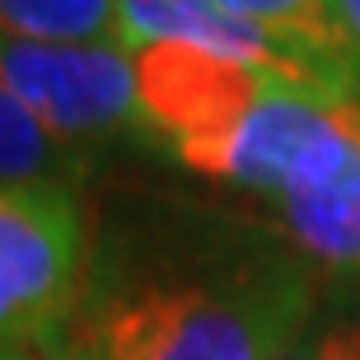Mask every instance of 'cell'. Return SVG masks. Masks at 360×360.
<instances>
[{
  "mask_svg": "<svg viewBox=\"0 0 360 360\" xmlns=\"http://www.w3.org/2000/svg\"><path fill=\"white\" fill-rule=\"evenodd\" d=\"M319 309L309 262L239 229L108 239L38 356L47 360H276Z\"/></svg>",
  "mask_w": 360,
  "mask_h": 360,
  "instance_id": "6da1fadb",
  "label": "cell"
},
{
  "mask_svg": "<svg viewBox=\"0 0 360 360\" xmlns=\"http://www.w3.org/2000/svg\"><path fill=\"white\" fill-rule=\"evenodd\" d=\"M206 178L267 201L304 262L360 276V103L271 80Z\"/></svg>",
  "mask_w": 360,
  "mask_h": 360,
  "instance_id": "7a4b0ae2",
  "label": "cell"
},
{
  "mask_svg": "<svg viewBox=\"0 0 360 360\" xmlns=\"http://www.w3.org/2000/svg\"><path fill=\"white\" fill-rule=\"evenodd\" d=\"M89 257L70 183H0V347H47L80 300Z\"/></svg>",
  "mask_w": 360,
  "mask_h": 360,
  "instance_id": "3957f363",
  "label": "cell"
},
{
  "mask_svg": "<svg viewBox=\"0 0 360 360\" xmlns=\"http://www.w3.org/2000/svg\"><path fill=\"white\" fill-rule=\"evenodd\" d=\"M0 84L66 150L136 131V56L112 42L0 38Z\"/></svg>",
  "mask_w": 360,
  "mask_h": 360,
  "instance_id": "277c9868",
  "label": "cell"
},
{
  "mask_svg": "<svg viewBox=\"0 0 360 360\" xmlns=\"http://www.w3.org/2000/svg\"><path fill=\"white\" fill-rule=\"evenodd\" d=\"M267 75L197 47H146L136 52V108L141 131L169 146L192 174H211L229 136L239 131L267 89Z\"/></svg>",
  "mask_w": 360,
  "mask_h": 360,
  "instance_id": "5b68a950",
  "label": "cell"
},
{
  "mask_svg": "<svg viewBox=\"0 0 360 360\" xmlns=\"http://www.w3.org/2000/svg\"><path fill=\"white\" fill-rule=\"evenodd\" d=\"M117 42L131 56L146 47H197V52L229 56L276 84L337 98V89L323 80L314 61H304L295 47H285L262 28L234 19L215 0H117ZM337 103H347V98H337Z\"/></svg>",
  "mask_w": 360,
  "mask_h": 360,
  "instance_id": "8992f818",
  "label": "cell"
},
{
  "mask_svg": "<svg viewBox=\"0 0 360 360\" xmlns=\"http://www.w3.org/2000/svg\"><path fill=\"white\" fill-rule=\"evenodd\" d=\"M215 5L295 47L304 61L323 70V80L337 89V98L360 103V56L342 38L328 0H215Z\"/></svg>",
  "mask_w": 360,
  "mask_h": 360,
  "instance_id": "52a82bcc",
  "label": "cell"
},
{
  "mask_svg": "<svg viewBox=\"0 0 360 360\" xmlns=\"http://www.w3.org/2000/svg\"><path fill=\"white\" fill-rule=\"evenodd\" d=\"M0 38L117 42V0H0Z\"/></svg>",
  "mask_w": 360,
  "mask_h": 360,
  "instance_id": "ba28073f",
  "label": "cell"
},
{
  "mask_svg": "<svg viewBox=\"0 0 360 360\" xmlns=\"http://www.w3.org/2000/svg\"><path fill=\"white\" fill-rule=\"evenodd\" d=\"M75 150L38 127V117L0 84V183H70Z\"/></svg>",
  "mask_w": 360,
  "mask_h": 360,
  "instance_id": "9c48e42d",
  "label": "cell"
},
{
  "mask_svg": "<svg viewBox=\"0 0 360 360\" xmlns=\"http://www.w3.org/2000/svg\"><path fill=\"white\" fill-rule=\"evenodd\" d=\"M276 360H360V304L314 309V319Z\"/></svg>",
  "mask_w": 360,
  "mask_h": 360,
  "instance_id": "30bf717a",
  "label": "cell"
},
{
  "mask_svg": "<svg viewBox=\"0 0 360 360\" xmlns=\"http://www.w3.org/2000/svg\"><path fill=\"white\" fill-rule=\"evenodd\" d=\"M328 10H333L342 38L351 42V52L360 56V0H328Z\"/></svg>",
  "mask_w": 360,
  "mask_h": 360,
  "instance_id": "8fae6325",
  "label": "cell"
},
{
  "mask_svg": "<svg viewBox=\"0 0 360 360\" xmlns=\"http://www.w3.org/2000/svg\"><path fill=\"white\" fill-rule=\"evenodd\" d=\"M0 360H33L28 351H14V347H0Z\"/></svg>",
  "mask_w": 360,
  "mask_h": 360,
  "instance_id": "7c38bea8",
  "label": "cell"
}]
</instances>
